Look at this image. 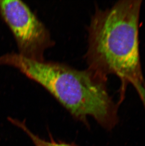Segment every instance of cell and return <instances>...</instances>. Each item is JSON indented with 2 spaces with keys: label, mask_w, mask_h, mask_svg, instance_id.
Here are the masks:
<instances>
[{
  "label": "cell",
  "mask_w": 145,
  "mask_h": 146,
  "mask_svg": "<svg viewBox=\"0 0 145 146\" xmlns=\"http://www.w3.org/2000/svg\"><path fill=\"white\" fill-rule=\"evenodd\" d=\"M15 68L40 84L72 117L87 124L92 117L102 128L111 131L119 123L118 105L107 88V78L89 68L81 70L62 62L34 61L18 53L0 57V65Z\"/></svg>",
  "instance_id": "cell-1"
},
{
  "label": "cell",
  "mask_w": 145,
  "mask_h": 146,
  "mask_svg": "<svg viewBox=\"0 0 145 146\" xmlns=\"http://www.w3.org/2000/svg\"><path fill=\"white\" fill-rule=\"evenodd\" d=\"M141 1H119L105 10L96 8L88 28V68L121 82L120 100L126 87L144 82L139 46Z\"/></svg>",
  "instance_id": "cell-2"
},
{
  "label": "cell",
  "mask_w": 145,
  "mask_h": 146,
  "mask_svg": "<svg viewBox=\"0 0 145 146\" xmlns=\"http://www.w3.org/2000/svg\"><path fill=\"white\" fill-rule=\"evenodd\" d=\"M0 14L10 28L18 49L28 59L43 61L54 42L49 29L30 7L20 0H0Z\"/></svg>",
  "instance_id": "cell-3"
},
{
  "label": "cell",
  "mask_w": 145,
  "mask_h": 146,
  "mask_svg": "<svg viewBox=\"0 0 145 146\" xmlns=\"http://www.w3.org/2000/svg\"><path fill=\"white\" fill-rule=\"evenodd\" d=\"M8 120L13 125L23 131L30 138L34 146H77L74 144L66 143L60 141H57L54 139L46 141L40 138L30 131L26 125L25 121H21L16 119L10 117H9Z\"/></svg>",
  "instance_id": "cell-4"
},
{
  "label": "cell",
  "mask_w": 145,
  "mask_h": 146,
  "mask_svg": "<svg viewBox=\"0 0 145 146\" xmlns=\"http://www.w3.org/2000/svg\"><path fill=\"white\" fill-rule=\"evenodd\" d=\"M136 90L140 97V99L141 100L142 103L143 105L145 111V82L141 85L138 87L136 89Z\"/></svg>",
  "instance_id": "cell-5"
}]
</instances>
